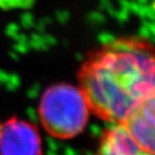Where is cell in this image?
<instances>
[{
	"label": "cell",
	"mask_w": 155,
	"mask_h": 155,
	"mask_svg": "<svg viewBox=\"0 0 155 155\" xmlns=\"http://www.w3.org/2000/svg\"><path fill=\"white\" fill-rule=\"evenodd\" d=\"M97 155H154L143 151L122 124H111L104 133Z\"/></svg>",
	"instance_id": "obj_5"
},
{
	"label": "cell",
	"mask_w": 155,
	"mask_h": 155,
	"mask_svg": "<svg viewBox=\"0 0 155 155\" xmlns=\"http://www.w3.org/2000/svg\"><path fill=\"white\" fill-rule=\"evenodd\" d=\"M35 0H0V9L23 10L32 7Z\"/></svg>",
	"instance_id": "obj_6"
},
{
	"label": "cell",
	"mask_w": 155,
	"mask_h": 155,
	"mask_svg": "<svg viewBox=\"0 0 155 155\" xmlns=\"http://www.w3.org/2000/svg\"><path fill=\"white\" fill-rule=\"evenodd\" d=\"M154 48L142 37H122L87 56L78 72L91 112L121 124L154 98Z\"/></svg>",
	"instance_id": "obj_1"
},
{
	"label": "cell",
	"mask_w": 155,
	"mask_h": 155,
	"mask_svg": "<svg viewBox=\"0 0 155 155\" xmlns=\"http://www.w3.org/2000/svg\"><path fill=\"white\" fill-rule=\"evenodd\" d=\"M154 98L139 107L123 123L124 128L143 151L154 154Z\"/></svg>",
	"instance_id": "obj_4"
},
{
	"label": "cell",
	"mask_w": 155,
	"mask_h": 155,
	"mask_svg": "<svg viewBox=\"0 0 155 155\" xmlns=\"http://www.w3.org/2000/svg\"><path fill=\"white\" fill-rule=\"evenodd\" d=\"M90 108L79 87L67 83L48 86L39 102V116L50 135L59 139L78 136L88 121Z\"/></svg>",
	"instance_id": "obj_2"
},
{
	"label": "cell",
	"mask_w": 155,
	"mask_h": 155,
	"mask_svg": "<svg viewBox=\"0 0 155 155\" xmlns=\"http://www.w3.org/2000/svg\"><path fill=\"white\" fill-rule=\"evenodd\" d=\"M0 155H42L36 126L17 117L0 123Z\"/></svg>",
	"instance_id": "obj_3"
}]
</instances>
